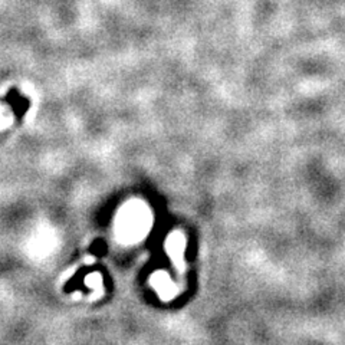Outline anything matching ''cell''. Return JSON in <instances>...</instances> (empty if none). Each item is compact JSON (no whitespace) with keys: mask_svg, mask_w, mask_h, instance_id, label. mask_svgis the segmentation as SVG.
I'll use <instances>...</instances> for the list:
<instances>
[{"mask_svg":"<svg viewBox=\"0 0 345 345\" xmlns=\"http://www.w3.org/2000/svg\"><path fill=\"white\" fill-rule=\"evenodd\" d=\"M6 102L9 104V107L12 108V111L15 112V115L22 120L25 114L28 112V109L31 107V101L28 100L26 97H23L20 92L17 91L16 88H12L6 95Z\"/></svg>","mask_w":345,"mask_h":345,"instance_id":"obj_1","label":"cell"}]
</instances>
